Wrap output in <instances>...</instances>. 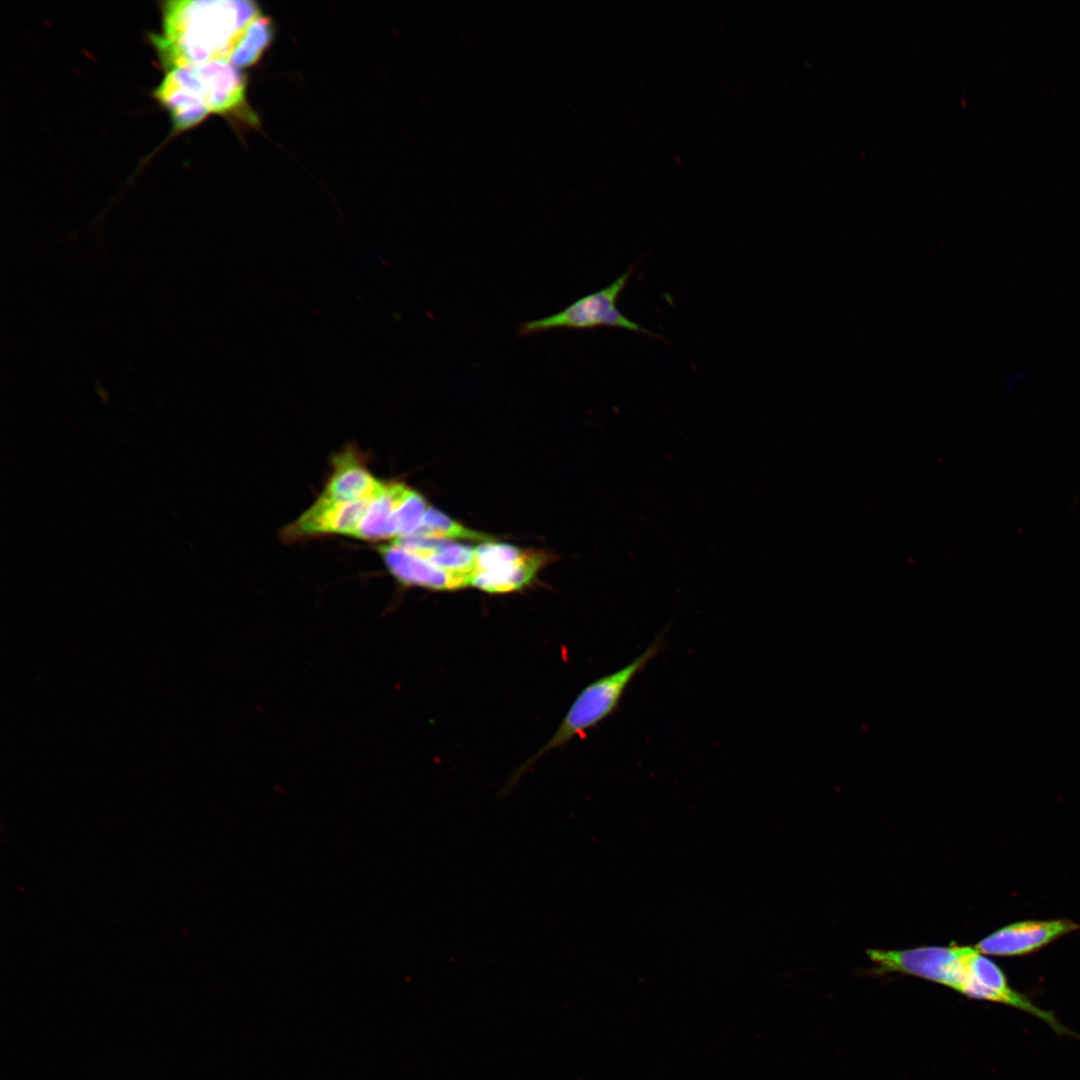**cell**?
<instances>
[{"label": "cell", "instance_id": "obj_1", "mask_svg": "<svg viewBox=\"0 0 1080 1080\" xmlns=\"http://www.w3.org/2000/svg\"><path fill=\"white\" fill-rule=\"evenodd\" d=\"M260 15L251 1H167L162 7V32L152 40L168 71L212 61L230 62Z\"/></svg>", "mask_w": 1080, "mask_h": 1080}, {"label": "cell", "instance_id": "obj_2", "mask_svg": "<svg viewBox=\"0 0 1080 1080\" xmlns=\"http://www.w3.org/2000/svg\"><path fill=\"white\" fill-rule=\"evenodd\" d=\"M178 130L191 128L210 113H226L244 103L245 80L228 61L169 70L154 92Z\"/></svg>", "mask_w": 1080, "mask_h": 1080}, {"label": "cell", "instance_id": "obj_3", "mask_svg": "<svg viewBox=\"0 0 1080 1080\" xmlns=\"http://www.w3.org/2000/svg\"><path fill=\"white\" fill-rule=\"evenodd\" d=\"M663 641V635H659L643 653L626 666L587 685L572 703L554 735L521 767L517 777L550 750L583 736L613 714L634 678L662 651Z\"/></svg>", "mask_w": 1080, "mask_h": 1080}, {"label": "cell", "instance_id": "obj_4", "mask_svg": "<svg viewBox=\"0 0 1080 1080\" xmlns=\"http://www.w3.org/2000/svg\"><path fill=\"white\" fill-rule=\"evenodd\" d=\"M632 273L633 268H630L607 287L576 300L553 315L522 323L517 330V336L524 337L555 329L610 326L658 338L654 332L623 315L617 307V300Z\"/></svg>", "mask_w": 1080, "mask_h": 1080}, {"label": "cell", "instance_id": "obj_5", "mask_svg": "<svg viewBox=\"0 0 1080 1080\" xmlns=\"http://www.w3.org/2000/svg\"><path fill=\"white\" fill-rule=\"evenodd\" d=\"M969 946H923L904 950L868 949L878 973L897 972L920 977L959 991Z\"/></svg>", "mask_w": 1080, "mask_h": 1080}, {"label": "cell", "instance_id": "obj_6", "mask_svg": "<svg viewBox=\"0 0 1080 1080\" xmlns=\"http://www.w3.org/2000/svg\"><path fill=\"white\" fill-rule=\"evenodd\" d=\"M959 993L973 999L1011 1006L1029 1013L1049 1025L1057 1034L1075 1035L1050 1011L1035 1005L1008 983L1001 968L974 946L969 947L964 979Z\"/></svg>", "mask_w": 1080, "mask_h": 1080}, {"label": "cell", "instance_id": "obj_7", "mask_svg": "<svg viewBox=\"0 0 1080 1080\" xmlns=\"http://www.w3.org/2000/svg\"><path fill=\"white\" fill-rule=\"evenodd\" d=\"M1079 929L1078 924L1068 919L1020 921L994 931L974 947L984 955L1021 956Z\"/></svg>", "mask_w": 1080, "mask_h": 1080}, {"label": "cell", "instance_id": "obj_8", "mask_svg": "<svg viewBox=\"0 0 1080 1080\" xmlns=\"http://www.w3.org/2000/svg\"><path fill=\"white\" fill-rule=\"evenodd\" d=\"M370 502L334 501L320 495L309 509L285 529L284 536L288 540L321 534L355 537Z\"/></svg>", "mask_w": 1080, "mask_h": 1080}, {"label": "cell", "instance_id": "obj_9", "mask_svg": "<svg viewBox=\"0 0 1080 1080\" xmlns=\"http://www.w3.org/2000/svg\"><path fill=\"white\" fill-rule=\"evenodd\" d=\"M379 550L387 568L404 585L440 591L471 586V575L445 571L395 543Z\"/></svg>", "mask_w": 1080, "mask_h": 1080}, {"label": "cell", "instance_id": "obj_10", "mask_svg": "<svg viewBox=\"0 0 1080 1080\" xmlns=\"http://www.w3.org/2000/svg\"><path fill=\"white\" fill-rule=\"evenodd\" d=\"M376 479L351 449L338 454L333 461V471L321 496L334 501H362L374 499L385 487Z\"/></svg>", "mask_w": 1080, "mask_h": 1080}, {"label": "cell", "instance_id": "obj_11", "mask_svg": "<svg viewBox=\"0 0 1080 1080\" xmlns=\"http://www.w3.org/2000/svg\"><path fill=\"white\" fill-rule=\"evenodd\" d=\"M393 543L451 573L472 576L475 570V548L468 545L421 534L399 538Z\"/></svg>", "mask_w": 1080, "mask_h": 1080}, {"label": "cell", "instance_id": "obj_12", "mask_svg": "<svg viewBox=\"0 0 1080 1080\" xmlns=\"http://www.w3.org/2000/svg\"><path fill=\"white\" fill-rule=\"evenodd\" d=\"M410 489L401 482H386L384 489L371 500L355 537L366 540L397 538V511Z\"/></svg>", "mask_w": 1080, "mask_h": 1080}, {"label": "cell", "instance_id": "obj_13", "mask_svg": "<svg viewBox=\"0 0 1080 1080\" xmlns=\"http://www.w3.org/2000/svg\"><path fill=\"white\" fill-rule=\"evenodd\" d=\"M550 560L542 551H527L517 563L472 574L471 586L484 592L502 594L521 590L529 585L537 572Z\"/></svg>", "mask_w": 1080, "mask_h": 1080}, {"label": "cell", "instance_id": "obj_14", "mask_svg": "<svg viewBox=\"0 0 1080 1080\" xmlns=\"http://www.w3.org/2000/svg\"><path fill=\"white\" fill-rule=\"evenodd\" d=\"M271 37L270 19L261 14L250 25L244 38L236 48L230 63L237 68L255 63L269 45Z\"/></svg>", "mask_w": 1080, "mask_h": 1080}, {"label": "cell", "instance_id": "obj_15", "mask_svg": "<svg viewBox=\"0 0 1080 1080\" xmlns=\"http://www.w3.org/2000/svg\"><path fill=\"white\" fill-rule=\"evenodd\" d=\"M415 534L447 540L462 539L471 541H489L492 539L489 535L464 527L444 513L430 506L427 509L421 527Z\"/></svg>", "mask_w": 1080, "mask_h": 1080}, {"label": "cell", "instance_id": "obj_16", "mask_svg": "<svg viewBox=\"0 0 1080 1080\" xmlns=\"http://www.w3.org/2000/svg\"><path fill=\"white\" fill-rule=\"evenodd\" d=\"M527 551L511 544L484 542L475 548L474 572L517 563L525 557Z\"/></svg>", "mask_w": 1080, "mask_h": 1080}, {"label": "cell", "instance_id": "obj_17", "mask_svg": "<svg viewBox=\"0 0 1080 1080\" xmlns=\"http://www.w3.org/2000/svg\"><path fill=\"white\" fill-rule=\"evenodd\" d=\"M428 505L424 497L410 489L397 511L398 537L406 538L417 533L422 525Z\"/></svg>", "mask_w": 1080, "mask_h": 1080}]
</instances>
